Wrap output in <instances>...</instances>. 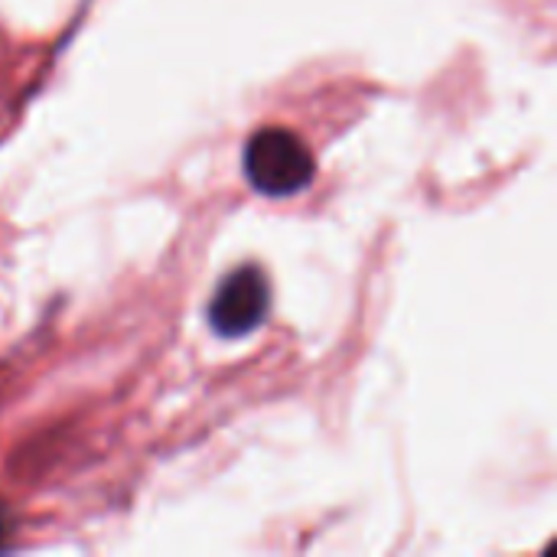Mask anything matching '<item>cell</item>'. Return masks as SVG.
Instances as JSON below:
<instances>
[{
	"label": "cell",
	"mask_w": 557,
	"mask_h": 557,
	"mask_svg": "<svg viewBox=\"0 0 557 557\" xmlns=\"http://www.w3.org/2000/svg\"><path fill=\"white\" fill-rule=\"evenodd\" d=\"M245 176L248 183L274 199L297 196L313 183L317 163L310 147L287 127H264L245 147Z\"/></svg>",
	"instance_id": "6da1fadb"
},
{
	"label": "cell",
	"mask_w": 557,
	"mask_h": 557,
	"mask_svg": "<svg viewBox=\"0 0 557 557\" xmlns=\"http://www.w3.org/2000/svg\"><path fill=\"white\" fill-rule=\"evenodd\" d=\"M271 307V287L268 277L261 274V268L245 264L235 268L212 294L209 304V323L219 336L225 339H238L255 333Z\"/></svg>",
	"instance_id": "7a4b0ae2"
},
{
	"label": "cell",
	"mask_w": 557,
	"mask_h": 557,
	"mask_svg": "<svg viewBox=\"0 0 557 557\" xmlns=\"http://www.w3.org/2000/svg\"><path fill=\"white\" fill-rule=\"evenodd\" d=\"M0 539H3V512H0Z\"/></svg>",
	"instance_id": "3957f363"
}]
</instances>
